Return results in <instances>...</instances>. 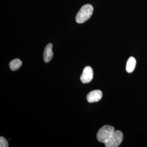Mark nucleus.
Returning <instances> with one entry per match:
<instances>
[{
    "instance_id": "1",
    "label": "nucleus",
    "mask_w": 147,
    "mask_h": 147,
    "mask_svg": "<svg viewBox=\"0 0 147 147\" xmlns=\"http://www.w3.org/2000/svg\"><path fill=\"white\" fill-rule=\"evenodd\" d=\"M92 5L89 4L85 5L82 7L76 14V21L77 23L82 24L90 18L93 12Z\"/></svg>"
},
{
    "instance_id": "2",
    "label": "nucleus",
    "mask_w": 147,
    "mask_h": 147,
    "mask_svg": "<svg viewBox=\"0 0 147 147\" xmlns=\"http://www.w3.org/2000/svg\"><path fill=\"white\" fill-rule=\"evenodd\" d=\"M115 131L114 127L110 125L102 126L98 131L96 137L98 142L105 144Z\"/></svg>"
},
{
    "instance_id": "3",
    "label": "nucleus",
    "mask_w": 147,
    "mask_h": 147,
    "mask_svg": "<svg viewBox=\"0 0 147 147\" xmlns=\"http://www.w3.org/2000/svg\"><path fill=\"white\" fill-rule=\"evenodd\" d=\"M123 139V134L120 130L115 131L109 140L105 143L106 147H117L121 144Z\"/></svg>"
},
{
    "instance_id": "4",
    "label": "nucleus",
    "mask_w": 147,
    "mask_h": 147,
    "mask_svg": "<svg viewBox=\"0 0 147 147\" xmlns=\"http://www.w3.org/2000/svg\"><path fill=\"white\" fill-rule=\"evenodd\" d=\"M93 75V70L92 67L90 66L86 67L81 75V81L84 84H88L92 80Z\"/></svg>"
},
{
    "instance_id": "5",
    "label": "nucleus",
    "mask_w": 147,
    "mask_h": 147,
    "mask_svg": "<svg viewBox=\"0 0 147 147\" xmlns=\"http://www.w3.org/2000/svg\"><path fill=\"white\" fill-rule=\"evenodd\" d=\"M102 96V92L99 90L92 91L87 95V99L90 103L99 101Z\"/></svg>"
},
{
    "instance_id": "6",
    "label": "nucleus",
    "mask_w": 147,
    "mask_h": 147,
    "mask_svg": "<svg viewBox=\"0 0 147 147\" xmlns=\"http://www.w3.org/2000/svg\"><path fill=\"white\" fill-rule=\"evenodd\" d=\"M52 49L53 45L51 43H49L45 47L43 54V59L46 63L50 62L53 59V53Z\"/></svg>"
},
{
    "instance_id": "7",
    "label": "nucleus",
    "mask_w": 147,
    "mask_h": 147,
    "mask_svg": "<svg viewBox=\"0 0 147 147\" xmlns=\"http://www.w3.org/2000/svg\"><path fill=\"white\" fill-rule=\"evenodd\" d=\"M136 59L133 57H130L127 61L126 66V70L128 73L133 72L136 65Z\"/></svg>"
},
{
    "instance_id": "8",
    "label": "nucleus",
    "mask_w": 147,
    "mask_h": 147,
    "mask_svg": "<svg viewBox=\"0 0 147 147\" xmlns=\"http://www.w3.org/2000/svg\"><path fill=\"white\" fill-rule=\"evenodd\" d=\"M22 62L19 59H16L11 61L9 63V67L12 71H16L21 67Z\"/></svg>"
},
{
    "instance_id": "9",
    "label": "nucleus",
    "mask_w": 147,
    "mask_h": 147,
    "mask_svg": "<svg viewBox=\"0 0 147 147\" xmlns=\"http://www.w3.org/2000/svg\"><path fill=\"white\" fill-rule=\"evenodd\" d=\"M0 147H8L9 144L8 142L6 139L3 137H0Z\"/></svg>"
}]
</instances>
